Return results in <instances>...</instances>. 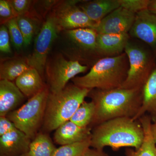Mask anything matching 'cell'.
Wrapping results in <instances>:
<instances>
[{
    "mask_svg": "<svg viewBox=\"0 0 156 156\" xmlns=\"http://www.w3.org/2000/svg\"><path fill=\"white\" fill-rule=\"evenodd\" d=\"M30 67L27 58L7 60L1 65L0 79L12 82Z\"/></svg>",
    "mask_w": 156,
    "mask_h": 156,
    "instance_id": "obj_21",
    "label": "cell"
},
{
    "mask_svg": "<svg viewBox=\"0 0 156 156\" xmlns=\"http://www.w3.org/2000/svg\"><path fill=\"white\" fill-rule=\"evenodd\" d=\"M69 37L80 50L97 53L98 33L91 28H78L67 30Z\"/></svg>",
    "mask_w": 156,
    "mask_h": 156,
    "instance_id": "obj_19",
    "label": "cell"
},
{
    "mask_svg": "<svg viewBox=\"0 0 156 156\" xmlns=\"http://www.w3.org/2000/svg\"><path fill=\"white\" fill-rule=\"evenodd\" d=\"M49 92L50 89L45 87L20 108L7 115L17 129L31 139L36 136L41 124L43 123Z\"/></svg>",
    "mask_w": 156,
    "mask_h": 156,
    "instance_id": "obj_5",
    "label": "cell"
},
{
    "mask_svg": "<svg viewBox=\"0 0 156 156\" xmlns=\"http://www.w3.org/2000/svg\"><path fill=\"white\" fill-rule=\"evenodd\" d=\"M56 148L48 135L40 133L31 141L27 151L21 156H53Z\"/></svg>",
    "mask_w": 156,
    "mask_h": 156,
    "instance_id": "obj_22",
    "label": "cell"
},
{
    "mask_svg": "<svg viewBox=\"0 0 156 156\" xmlns=\"http://www.w3.org/2000/svg\"><path fill=\"white\" fill-rule=\"evenodd\" d=\"M129 61L127 77L122 88H142L155 67L154 54L139 44L129 40L125 48Z\"/></svg>",
    "mask_w": 156,
    "mask_h": 156,
    "instance_id": "obj_6",
    "label": "cell"
},
{
    "mask_svg": "<svg viewBox=\"0 0 156 156\" xmlns=\"http://www.w3.org/2000/svg\"><path fill=\"white\" fill-rule=\"evenodd\" d=\"M91 135V128L80 127L69 120L56 129L53 139L56 144L62 146L85 141L90 139Z\"/></svg>",
    "mask_w": 156,
    "mask_h": 156,
    "instance_id": "obj_13",
    "label": "cell"
},
{
    "mask_svg": "<svg viewBox=\"0 0 156 156\" xmlns=\"http://www.w3.org/2000/svg\"><path fill=\"white\" fill-rule=\"evenodd\" d=\"M136 14L120 7L103 18L96 26L98 34H129Z\"/></svg>",
    "mask_w": 156,
    "mask_h": 156,
    "instance_id": "obj_10",
    "label": "cell"
},
{
    "mask_svg": "<svg viewBox=\"0 0 156 156\" xmlns=\"http://www.w3.org/2000/svg\"><path fill=\"white\" fill-rule=\"evenodd\" d=\"M95 105L93 101H84L71 118L70 121L83 128L92 124L95 115Z\"/></svg>",
    "mask_w": 156,
    "mask_h": 156,
    "instance_id": "obj_23",
    "label": "cell"
},
{
    "mask_svg": "<svg viewBox=\"0 0 156 156\" xmlns=\"http://www.w3.org/2000/svg\"><path fill=\"white\" fill-rule=\"evenodd\" d=\"M0 17L1 22H8L10 20L17 17L10 1H0Z\"/></svg>",
    "mask_w": 156,
    "mask_h": 156,
    "instance_id": "obj_28",
    "label": "cell"
},
{
    "mask_svg": "<svg viewBox=\"0 0 156 156\" xmlns=\"http://www.w3.org/2000/svg\"><path fill=\"white\" fill-rule=\"evenodd\" d=\"M144 137L143 128L140 122L129 117L115 118L96 126L92 132L91 147L99 150L107 146L114 150L122 147L137 150Z\"/></svg>",
    "mask_w": 156,
    "mask_h": 156,
    "instance_id": "obj_2",
    "label": "cell"
},
{
    "mask_svg": "<svg viewBox=\"0 0 156 156\" xmlns=\"http://www.w3.org/2000/svg\"><path fill=\"white\" fill-rule=\"evenodd\" d=\"M151 131L154 140L156 144V122L151 123Z\"/></svg>",
    "mask_w": 156,
    "mask_h": 156,
    "instance_id": "obj_34",
    "label": "cell"
},
{
    "mask_svg": "<svg viewBox=\"0 0 156 156\" xmlns=\"http://www.w3.org/2000/svg\"><path fill=\"white\" fill-rule=\"evenodd\" d=\"M25 96L12 81H0V116H7L20 104Z\"/></svg>",
    "mask_w": 156,
    "mask_h": 156,
    "instance_id": "obj_15",
    "label": "cell"
},
{
    "mask_svg": "<svg viewBox=\"0 0 156 156\" xmlns=\"http://www.w3.org/2000/svg\"><path fill=\"white\" fill-rule=\"evenodd\" d=\"M129 34L147 44L156 54V14L148 9L136 13Z\"/></svg>",
    "mask_w": 156,
    "mask_h": 156,
    "instance_id": "obj_11",
    "label": "cell"
},
{
    "mask_svg": "<svg viewBox=\"0 0 156 156\" xmlns=\"http://www.w3.org/2000/svg\"><path fill=\"white\" fill-rule=\"evenodd\" d=\"M119 1L120 7L136 14L147 9L151 0H119Z\"/></svg>",
    "mask_w": 156,
    "mask_h": 156,
    "instance_id": "obj_27",
    "label": "cell"
},
{
    "mask_svg": "<svg viewBox=\"0 0 156 156\" xmlns=\"http://www.w3.org/2000/svg\"><path fill=\"white\" fill-rule=\"evenodd\" d=\"M11 41L15 48L20 49L24 45V39L17 23V17L6 23Z\"/></svg>",
    "mask_w": 156,
    "mask_h": 156,
    "instance_id": "obj_26",
    "label": "cell"
},
{
    "mask_svg": "<svg viewBox=\"0 0 156 156\" xmlns=\"http://www.w3.org/2000/svg\"><path fill=\"white\" fill-rule=\"evenodd\" d=\"M129 61L127 54L100 58L93 66L89 73L72 80L76 86L92 90H108L119 88L127 76Z\"/></svg>",
    "mask_w": 156,
    "mask_h": 156,
    "instance_id": "obj_3",
    "label": "cell"
},
{
    "mask_svg": "<svg viewBox=\"0 0 156 156\" xmlns=\"http://www.w3.org/2000/svg\"><path fill=\"white\" fill-rule=\"evenodd\" d=\"M59 30L54 13H52L42 26L35 40L33 52L27 58L30 66L37 69L41 76L46 68L50 48L58 37Z\"/></svg>",
    "mask_w": 156,
    "mask_h": 156,
    "instance_id": "obj_7",
    "label": "cell"
},
{
    "mask_svg": "<svg viewBox=\"0 0 156 156\" xmlns=\"http://www.w3.org/2000/svg\"><path fill=\"white\" fill-rule=\"evenodd\" d=\"M80 2L66 1L57 6L54 14L59 30L87 28L95 29L97 24L76 5Z\"/></svg>",
    "mask_w": 156,
    "mask_h": 156,
    "instance_id": "obj_9",
    "label": "cell"
},
{
    "mask_svg": "<svg viewBox=\"0 0 156 156\" xmlns=\"http://www.w3.org/2000/svg\"><path fill=\"white\" fill-rule=\"evenodd\" d=\"M88 68V66L83 65L77 60H67L62 55H58L47 68L50 92L55 93L61 91L66 87L69 80L85 72Z\"/></svg>",
    "mask_w": 156,
    "mask_h": 156,
    "instance_id": "obj_8",
    "label": "cell"
},
{
    "mask_svg": "<svg viewBox=\"0 0 156 156\" xmlns=\"http://www.w3.org/2000/svg\"><path fill=\"white\" fill-rule=\"evenodd\" d=\"M147 9L151 13L156 14V0H151Z\"/></svg>",
    "mask_w": 156,
    "mask_h": 156,
    "instance_id": "obj_33",
    "label": "cell"
},
{
    "mask_svg": "<svg viewBox=\"0 0 156 156\" xmlns=\"http://www.w3.org/2000/svg\"><path fill=\"white\" fill-rule=\"evenodd\" d=\"M148 113L153 123L156 122V68L153 71L142 88L141 106L133 120L137 121Z\"/></svg>",
    "mask_w": 156,
    "mask_h": 156,
    "instance_id": "obj_16",
    "label": "cell"
},
{
    "mask_svg": "<svg viewBox=\"0 0 156 156\" xmlns=\"http://www.w3.org/2000/svg\"><path fill=\"white\" fill-rule=\"evenodd\" d=\"M15 84L25 97L30 98L45 87L41 76L37 69L30 67L15 80Z\"/></svg>",
    "mask_w": 156,
    "mask_h": 156,
    "instance_id": "obj_18",
    "label": "cell"
},
{
    "mask_svg": "<svg viewBox=\"0 0 156 156\" xmlns=\"http://www.w3.org/2000/svg\"><path fill=\"white\" fill-rule=\"evenodd\" d=\"M90 90L73 84L66 86L59 92L53 93L50 91L43 123L45 130H56L69 121Z\"/></svg>",
    "mask_w": 156,
    "mask_h": 156,
    "instance_id": "obj_4",
    "label": "cell"
},
{
    "mask_svg": "<svg viewBox=\"0 0 156 156\" xmlns=\"http://www.w3.org/2000/svg\"><path fill=\"white\" fill-rule=\"evenodd\" d=\"M138 120L143 128V141L138 149L126 150V156H156V144L151 131V119L149 115H144Z\"/></svg>",
    "mask_w": 156,
    "mask_h": 156,
    "instance_id": "obj_20",
    "label": "cell"
},
{
    "mask_svg": "<svg viewBox=\"0 0 156 156\" xmlns=\"http://www.w3.org/2000/svg\"><path fill=\"white\" fill-rule=\"evenodd\" d=\"M31 139L16 129L0 136V156H21L28 150Z\"/></svg>",
    "mask_w": 156,
    "mask_h": 156,
    "instance_id": "obj_12",
    "label": "cell"
},
{
    "mask_svg": "<svg viewBox=\"0 0 156 156\" xmlns=\"http://www.w3.org/2000/svg\"><path fill=\"white\" fill-rule=\"evenodd\" d=\"M17 20L20 29L24 39V45L30 44L37 30V23L34 20L26 14L17 17Z\"/></svg>",
    "mask_w": 156,
    "mask_h": 156,
    "instance_id": "obj_25",
    "label": "cell"
},
{
    "mask_svg": "<svg viewBox=\"0 0 156 156\" xmlns=\"http://www.w3.org/2000/svg\"><path fill=\"white\" fill-rule=\"evenodd\" d=\"M88 95L95 105L92 124L97 126L115 118H134L142 104V88L93 89L90 90Z\"/></svg>",
    "mask_w": 156,
    "mask_h": 156,
    "instance_id": "obj_1",
    "label": "cell"
},
{
    "mask_svg": "<svg viewBox=\"0 0 156 156\" xmlns=\"http://www.w3.org/2000/svg\"><path fill=\"white\" fill-rule=\"evenodd\" d=\"M79 7L93 22L98 24L103 18L120 7L119 0L88 1Z\"/></svg>",
    "mask_w": 156,
    "mask_h": 156,
    "instance_id": "obj_17",
    "label": "cell"
},
{
    "mask_svg": "<svg viewBox=\"0 0 156 156\" xmlns=\"http://www.w3.org/2000/svg\"><path fill=\"white\" fill-rule=\"evenodd\" d=\"M10 35L7 26L2 25L0 28V50L5 53L11 52Z\"/></svg>",
    "mask_w": 156,
    "mask_h": 156,
    "instance_id": "obj_29",
    "label": "cell"
},
{
    "mask_svg": "<svg viewBox=\"0 0 156 156\" xmlns=\"http://www.w3.org/2000/svg\"><path fill=\"white\" fill-rule=\"evenodd\" d=\"M10 2L17 17L26 14L31 3L29 0H12Z\"/></svg>",
    "mask_w": 156,
    "mask_h": 156,
    "instance_id": "obj_30",
    "label": "cell"
},
{
    "mask_svg": "<svg viewBox=\"0 0 156 156\" xmlns=\"http://www.w3.org/2000/svg\"><path fill=\"white\" fill-rule=\"evenodd\" d=\"M83 156H109L105 153L103 150H99L96 149L89 148L85 152Z\"/></svg>",
    "mask_w": 156,
    "mask_h": 156,
    "instance_id": "obj_32",
    "label": "cell"
},
{
    "mask_svg": "<svg viewBox=\"0 0 156 156\" xmlns=\"http://www.w3.org/2000/svg\"><path fill=\"white\" fill-rule=\"evenodd\" d=\"M130 39L129 34H98V53L105 57L119 55L125 51Z\"/></svg>",
    "mask_w": 156,
    "mask_h": 156,
    "instance_id": "obj_14",
    "label": "cell"
},
{
    "mask_svg": "<svg viewBox=\"0 0 156 156\" xmlns=\"http://www.w3.org/2000/svg\"><path fill=\"white\" fill-rule=\"evenodd\" d=\"M15 125L7 116H0V136L14 131Z\"/></svg>",
    "mask_w": 156,
    "mask_h": 156,
    "instance_id": "obj_31",
    "label": "cell"
},
{
    "mask_svg": "<svg viewBox=\"0 0 156 156\" xmlns=\"http://www.w3.org/2000/svg\"><path fill=\"white\" fill-rule=\"evenodd\" d=\"M91 147V138L82 142L62 145L56 148L53 156H83Z\"/></svg>",
    "mask_w": 156,
    "mask_h": 156,
    "instance_id": "obj_24",
    "label": "cell"
}]
</instances>
